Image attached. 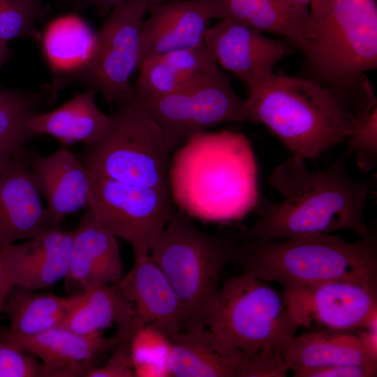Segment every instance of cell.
I'll list each match as a JSON object with an SVG mask.
<instances>
[{
    "label": "cell",
    "mask_w": 377,
    "mask_h": 377,
    "mask_svg": "<svg viewBox=\"0 0 377 377\" xmlns=\"http://www.w3.org/2000/svg\"><path fill=\"white\" fill-rule=\"evenodd\" d=\"M127 0H70L77 9L92 8L101 17H105L119 3Z\"/></svg>",
    "instance_id": "8d00e7d4"
},
{
    "label": "cell",
    "mask_w": 377,
    "mask_h": 377,
    "mask_svg": "<svg viewBox=\"0 0 377 377\" xmlns=\"http://www.w3.org/2000/svg\"><path fill=\"white\" fill-rule=\"evenodd\" d=\"M239 235L200 231L190 216L174 207L149 256L179 298L183 315L182 330L206 327L216 306L222 272L233 263Z\"/></svg>",
    "instance_id": "5b68a950"
},
{
    "label": "cell",
    "mask_w": 377,
    "mask_h": 377,
    "mask_svg": "<svg viewBox=\"0 0 377 377\" xmlns=\"http://www.w3.org/2000/svg\"><path fill=\"white\" fill-rule=\"evenodd\" d=\"M41 198L24 157L0 170V246L57 228Z\"/></svg>",
    "instance_id": "9a60e30c"
},
{
    "label": "cell",
    "mask_w": 377,
    "mask_h": 377,
    "mask_svg": "<svg viewBox=\"0 0 377 377\" xmlns=\"http://www.w3.org/2000/svg\"><path fill=\"white\" fill-rule=\"evenodd\" d=\"M46 377L43 365L14 345L0 341V377Z\"/></svg>",
    "instance_id": "d6a6232c"
},
{
    "label": "cell",
    "mask_w": 377,
    "mask_h": 377,
    "mask_svg": "<svg viewBox=\"0 0 377 377\" xmlns=\"http://www.w3.org/2000/svg\"><path fill=\"white\" fill-rule=\"evenodd\" d=\"M118 335L119 342L112 350V353L108 361L99 367L90 369L85 376L135 377L130 352V343L133 334Z\"/></svg>",
    "instance_id": "836d02e7"
},
{
    "label": "cell",
    "mask_w": 377,
    "mask_h": 377,
    "mask_svg": "<svg viewBox=\"0 0 377 377\" xmlns=\"http://www.w3.org/2000/svg\"><path fill=\"white\" fill-rule=\"evenodd\" d=\"M45 9L40 0H0V39L37 37L35 25Z\"/></svg>",
    "instance_id": "4dcf8cb0"
},
{
    "label": "cell",
    "mask_w": 377,
    "mask_h": 377,
    "mask_svg": "<svg viewBox=\"0 0 377 377\" xmlns=\"http://www.w3.org/2000/svg\"><path fill=\"white\" fill-rule=\"evenodd\" d=\"M119 340L116 333L85 335L57 327L38 334L22 335L0 330V341L40 359L46 377L85 376L95 358L112 350Z\"/></svg>",
    "instance_id": "5bb4252c"
},
{
    "label": "cell",
    "mask_w": 377,
    "mask_h": 377,
    "mask_svg": "<svg viewBox=\"0 0 377 377\" xmlns=\"http://www.w3.org/2000/svg\"><path fill=\"white\" fill-rule=\"evenodd\" d=\"M210 19L230 20L282 36L304 55L316 35L309 9L282 0H198Z\"/></svg>",
    "instance_id": "2e32d148"
},
{
    "label": "cell",
    "mask_w": 377,
    "mask_h": 377,
    "mask_svg": "<svg viewBox=\"0 0 377 377\" xmlns=\"http://www.w3.org/2000/svg\"><path fill=\"white\" fill-rule=\"evenodd\" d=\"M242 273L283 288L310 286L338 280L377 281V238L374 229L348 242L330 233L282 239L239 235L233 261Z\"/></svg>",
    "instance_id": "277c9868"
},
{
    "label": "cell",
    "mask_w": 377,
    "mask_h": 377,
    "mask_svg": "<svg viewBox=\"0 0 377 377\" xmlns=\"http://www.w3.org/2000/svg\"><path fill=\"white\" fill-rule=\"evenodd\" d=\"M131 99L158 126L170 151L218 126L251 123L245 99L237 95L225 72L184 91L151 98L133 94Z\"/></svg>",
    "instance_id": "9c48e42d"
},
{
    "label": "cell",
    "mask_w": 377,
    "mask_h": 377,
    "mask_svg": "<svg viewBox=\"0 0 377 377\" xmlns=\"http://www.w3.org/2000/svg\"><path fill=\"white\" fill-rule=\"evenodd\" d=\"M140 34L139 66L147 59L204 43L211 20L198 0H169L148 7Z\"/></svg>",
    "instance_id": "e0dca14e"
},
{
    "label": "cell",
    "mask_w": 377,
    "mask_h": 377,
    "mask_svg": "<svg viewBox=\"0 0 377 377\" xmlns=\"http://www.w3.org/2000/svg\"><path fill=\"white\" fill-rule=\"evenodd\" d=\"M72 236V231L56 228L20 243L1 246L13 286L38 290L65 279Z\"/></svg>",
    "instance_id": "ac0fdd59"
},
{
    "label": "cell",
    "mask_w": 377,
    "mask_h": 377,
    "mask_svg": "<svg viewBox=\"0 0 377 377\" xmlns=\"http://www.w3.org/2000/svg\"><path fill=\"white\" fill-rule=\"evenodd\" d=\"M89 177L87 207L98 222L130 244L134 258L149 255L172 214L170 191L137 186L90 173Z\"/></svg>",
    "instance_id": "30bf717a"
},
{
    "label": "cell",
    "mask_w": 377,
    "mask_h": 377,
    "mask_svg": "<svg viewBox=\"0 0 377 377\" xmlns=\"http://www.w3.org/2000/svg\"><path fill=\"white\" fill-rule=\"evenodd\" d=\"M284 2L303 8H309L311 0H282Z\"/></svg>",
    "instance_id": "60d3db41"
},
{
    "label": "cell",
    "mask_w": 377,
    "mask_h": 377,
    "mask_svg": "<svg viewBox=\"0 0 377 377\" xmlns=\"http://www.w3.org/2000/svg\"><path fill=\"white\" fill-rule=\"evenodd\" d=\"M147 9L140 0L117 4L96 32L90 61L68 80L81 81L97 90L110 107L129 99L133 94L130 78L138 69L140 34Z\"/></svg>",
    "instance_id": "8fae6325"
},
{
    "label": "cell",
    "mask_w": 377,
    "mask_h": 377,
    "mask_svg": "<svg viewBox=\"0 0 377 377\" xmlns=\"http://www.w3.org/2000/svg\"><path fill=\"white\" fill-rule=\"evenodd\" d=\"M36 97L16 90H0V170L24 157L33 136L29 118L37 112Z\"/></svg>",
    "instance_id": "f1b7e54d"
},
{
    "label": "cell",
    "mask_w": 377,
    "mask_h": 377,
    "mask_svg": "<svg viewBox=\"0 0 377 377\" xmlns=\"http://www.w3.org/2000/svg\"><path fill=\"white\" fill-rule=\"evenodd\" d=\"M341 156L327 168L310 170L304 159L292 155L269 175V184L283 197L272 202L259 197V215L244 232L249 238L282 239L348 229L360 237L370 231L364 218L368 184L350 177Z\"/></svg>",
    "instance_id": "7a4b0ae2"
},
{
    "label": "cell",
    "mask_w": 377,
    "mask_h": 377,
    "mask_svg": "<svg viewBox=\"0 0 377 377\" xmlns=\"http://www.w3.org/2000/svg\"><path fill=\"white\" fill-rule=\"evenodd\" d=\"M172 377H246L249 355L222 342L208 328L169 336Z\"/></svg>",
    "instance_id": "7402d4cb"
},
{
    "label": "cell",
    "mask_w": 377,
    "mask_h": 377,
    "mask_svg": "<svg viewBox=\"0 0 377 377\" xmlns=\"http://www.w3.org/2000/svg\"><path fill=\"white\" fill-rule=\"evenodd\" d=\"M113 325L118 332L135 330L145 325L118 281L96 284L83 290L58 327L90 335L103 332Z\"/></svg>",
    "instance_id": "d4e9b609"
},
{
    "label": "cell",
    "mask_w": 377,
    "mask_h": 377,
    "mask_svg": "<svg viewBox=\"0 0 377 377\" xmlns=\"http://www.w3.org/2000/svg\"><path fill=\"white\" fill-rule=\"evenodd\" d=\"M249 89L252 124H263L293 155L313 158L346 142L377 105L366 75L332 84L274 73Z\"/></svg>",
    "instance_id": "6da1fadb"
},
{
    "label": "cell",
    "mask_w": 377,
    "mask_h": 377,
    "mask_svg": "<svg viewBox=\"0 0 377 377\" xmlns=\"http://www.w3.org/2000/svg\"><path fill=\"white\" fill-rule=\"evenodd\" d=\"M116 105L105 133L85 146L82 163L90 174L169 190L170 151L158 126L131 98Z\"/></svg>",
    "instance_id": "ba28073f"
},
{
    "label": "cell",
    "mask_w": 377,
    "mask_h": 377,
    "mask_svg": "<svg viewBox=\"0 0 377 377\" xmlns=\"http://www.w3.org/2000/svg\"><path fill=\"white\" fill-rule=\"evenodd\" d=\"M24 158L56 226L87 207L89 173L75 154L63 148L47 156L26 151Z\"/></svg>",
    "instance_id": "d6986e66"
},
{
    "label": "cell",
    "mask_w": 377,
    "mask_h": 377,
    "mask_svg": "<svg viewBox=\"0 0 377 377\" xmlns=\"http://www.w3.org/2000/svg\"><path fill=\"white\" fill-rule=\"evenodd\" d=\"M204 44L218 66L248 88L270 77L277 63L293 52L290 43L230 20L209 27Z\"/></svg>",
    "instance_id": "4fadbf2b"
},
{
    "label": "cell",
    "mask_w": 377,
    "mask_h": 377,
    "mask_svg": "<svg viewBox=\"0 0 377 377\" xmlns=\"http://www.w3.org/2000/svg\"><path fill=\"white\" fill-rule=\"evenodd\" d=\"M283 355L295 377L340 364H377L350 332L321 330L295 336Z\"/></svg>",
    "instance_id": "484cf974"
},
{
    "label": "cell",
    "mask_w": 377,
    "mask_h": 377,
    "mask_svg": "<svg viewBox=\"0 0 377 377\" xmlns=\"http://www.w3.org/2000/svg\"><path fill=\"white\" fill-rule=\"evenodd\" d=\"M342 155L347 159L355 154V162L364 172H368L377 164V105L346 140Z\"/></svg>",
    "instance_id": "1f68e13d"
},
{
    "label": "cell",
    "mask_w": 377,
    "mask_h": 377,
    "mask_svg": "<svg viewBox=\"0 0 377 377\" xmlns=\"http://www.w3.org/2000/svg\"><path fill=\"white\" fill-rule=\"evenodd\" d=\"M13 287L5 265L1 247L0 246V313L3 311L6 302Z\"/></svg>",
    "instance_id": "74e56055"
},
{
    "label": "cell",
    "mask_w": 377,
    "mask_h": 377,
    "mask_svg": "<svg viewBox=\"0 0 377 377\" xmlns=\"http://www.w3.org/2000/svg\"><path fill=\"white\" fill-rule=\"evenodd\" d=\"M246 377H285L290 371L283 353L263 349L249 355Z\"/></svg>",
    "instance_id": "e575fe53"
},
{
    "label": "cell",
    "mask_w": 377,
    "mask_h": 377,
    "mask_svg": "<svg viewBox=\"0 0 377 377\" xmlns=\"http://www.w3.org/2000/svg\"><path fill=\"white\" fill-rule=\"evenodd\" d=\"M377 325L365 328L366 330L358 332V337L367 353L374 360H377Z\"/></svg>",
    "instance_id": "f35d334b"
},
{
    "label": "cell",
    "mask_w": 377,
    "mask_h": 377,
    "mask_svg": "<svg viewBox=\"0 0 377 377\" xmlns=\"http://www.w3.org/2000/svg\"><path fill=\"white\" fill-rule=\"evenodd\" d=\"M377 364H340L307 371L301 377H374Z\"/></svg>",
    "instance_id": "d590c367"
},
{
    "label": "cell",
    "mask_w": 377,
    "mask_h": 377,
    "mask_svg": "<svg viewBox=\"0 0 377 377\" xmlns=\"http://www.w3.org/2000/svg\"><path fill=\"white\" fill-rule=\"evenodd\" d=\"M175 207L203 221H239L256 209L258 169L248 138L228 129L196 134L179 147L168 168Z\"/></svg>",
    "instance_id": "3957f363"
},
{
    "label": "cell",
    "mask_w": 377,
    "mask_h": 377,
    "mask_svg": "<svg viewBox=\"0 0 377 377\" xmlns=\"http://www.w3.org/2000/svg\"><path fill=\"white\" fill-rule=\"evenodd\" d=\"M288 306L301 326L350 332L377 321V281L338 280L283 288Z\"/></svg>",
    "instance_id": "7c38bea8"
},
{
    "label": "cell",
    "mask_w": 377,
    "mask_h": 377,
    "mask_svg": "<svg viewBox=\"0 0 377 377\" xmlns=\"http://www.w3.org/2000/svg\"><path fill=\"white\" fill-rule=\"evenodd\" d=\"M9 54L8 41L0 39V68L8 59Z\"/></svg>",
    "instance_id": "ab89813d"
},
{
    "label": "cell",
    "mask_w": 377,
    "mask_h": 377,
    "mask_svg": "<svg viewBox=\"0 0 377 377\" xmlns=\"http://www.w3.org/2000/svg\"><path fill=\"white\" fill-rule=\"evenodd\" d=\"M118 283L145 325L168 337L182 330L183 315L179 298L149 255L134 258L133 267Z\"/></svg>",
    "instance_id": "603a6c76"
},
{
    "label": "cell",
    "mask_w": 377,
    "mask_h": 377,
    "mask_svg": "<svg viewBox=\"0 0 377 377\" xmlns=\"http://www.w3.org/2000/svg\"><path fill=\"white\" fill-rule=\"evenodd\" d=\"M140 1L147 4V6L149 7V6L152 4L164 2L169 0H140Z\"/></svg>",
    "instance_id": "b9f144b4"
},
{
    "label": "cell",
    "mask_w": 377,
    "mask_h": 377,
    "mask_svg": "<svg viewBox=\"0 0 377 377\" xmlns=\"http://www.w3.org/2000/svg\"><path fill=\"white\" fill-rule=\"evenodd\" d=\"M110 114L103 113L96 105L95 89L88 88L76 93L57 108L47 112H36L29 119L31 133L49 135L64 145L82 142L85 146L95 142L106 131Z\"/></svg>",
    "instance_id": "cb8c5ba5"
},
{
    "label": "cell",
    "mask_w": 377,
    "mask_h": 377,
    "mask_svg": "<svg viewBox=\"0 0 377 377\" xmlns=\"http://www.w3.org/2000/svg\"><path fill=\"white\" fill-rule=\"evenodd\" d=\"M309 7L316 35L303 75L339 84L376 68V0H311Z\"/></svg>",
    "instance_id": "8992f818"
},
{
    "label": "cell",
    "mask_w": 377,
    "mask_h": 377,
    "mask_svg": "<svg viewBox=\"0 0 377 377\" xmlns=\"http://www.w3.org/2000/svg\"><path fill=\"white\" fill-rule=\"evenodd\" d=\"M96 45V32L76 17L59 19L50 24L43 47L52 71L66 81L90 61ZM63 81V82H64Z\"/></svg>",
    "instance_id": "83f0119b"
},
{
    "label": "cell",
    "mask_w": 377,
    "mask_h": 377,
    "mask_svg": "<svg viewBox=\"0 0 377 377\" xmlns=\"http://www.w3.org/2000/svg\"><path fill=\"white\" fill-rule=\"evenodd\" d=\"M75 230L72 245L68 286H76L81 293L92 286L119 281L124 276L117 237L107 230L87 207Z\"/></svg>",
    "instance_id": "ffe728a7"
},
{
    "label": "cell",
    "mask_w": 377,
    "mask_h": 377,
    "mask_svg": "<svg viewBox=\"0 0 377 377\" xmlns=\"http://www.w3.org/2000/svg\"><path fill=\"white\" fill-rule=\"evenodd\" d=\"M80 297V293L64 297L14 286L3 308L10 323L8 330L31 335L57 327Z\"/></svg>",
    "instance_id": "4316f807"
},
{
    "label": "cell",
    "mask_w": 377,
    "mask_h": 377,
    "mask_svg": "<svg viewBox=\"0 0 377 377\" xmlns=\"http://www.w3.org/2000/svg\"><path fill=\"white\" fill-rule=\"evenodd\" d=\"M206 327L225 344L251 355L263 349L284 353L300 325L283 294L267 281L240 272L221 285Z\"/></svg>",
    "instance_id": "52a82bcc"
},
{
    "label": "cell",
    "mask_w": 377,
    "mask_h": 377,
    "mask_svg": "<svg viewBox=\"0 0 377 377\" xmlns=\"http://www.w3.org/2000/svg\"><path fill=\"white\" fill-rule=\"evenodd\" d=\"M170 350L171 341L168 335L149 325L141 326L130 343L135 377H171Z\"/></svg>",
    "instance_id": "f546056e"
},
{
    "label": "cell",
    "mask_w": 377,
    "mask_h": 377,
    "mask_svg": "<svg viewBox=\"0 0 377 377\" xmlns=\"http://www.w3.org/2000/svg\"><path fill=\"white\" fill-rule=\"evenodd\" d=\"M133 86V95L151 98L184 91L211 81L224 71L204 43L145 60Z\"/></svg>",
    "instance_id": "44dd1931"
}]
</instances>
